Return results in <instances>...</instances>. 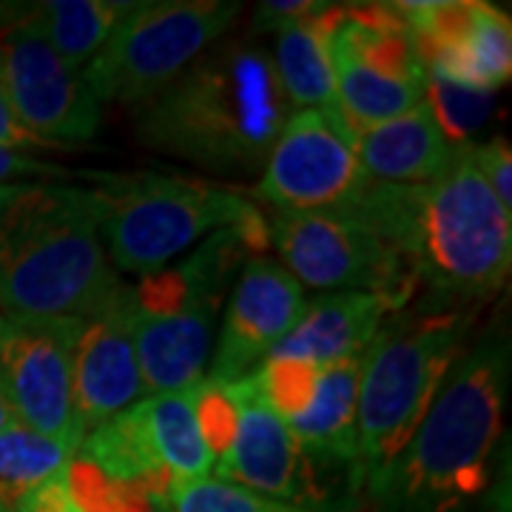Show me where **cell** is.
Wrapping results in <instances>:
<instances>
[{
    "label": "cell",
    "instance_id": "1",
    "mask_svg": "<svg viewBox=\"0 0 512 512\" xmlns=\"http://www.w3.org/2000/svg\"><path fill=\"white\" fill-rule=\"evenodd\" d=\"M393 245L419 282L444 305H478L507 285L512 265V211L495 200L461 143L450 171L427 185L370 180L345 211Z\"/></svg>",
    "mask_w": 512,
    "mask_h": 512
},
{
    "label": "cell",
    "instance_id": "2",
    "mask_svg": "<svg viewBox=\"0 0 512 512\" xmlns=\"http://www.w3.org/2000/svg\"><path fill=\"white\" fill-rule=\"evenodd\" d=\"M510 362L501 328L458 356L413 436L365 478L376 512H456L481 493L504 421Z\"/></svg>",
    "mask_w": 512,
    "mask_h": 512
},
{
    "label": "cell",
    "instance_id": "3",
    "mask_svg": "<svg viewBox=\"0 0 512 512\" xmlns=\"http://www.w3.org/2000/svg\"><path fill=\"white\" fill-rule=\"evenodd\" d=\"M288 103L274 63L251 43L200 55L171 86L140 103L137 131L148 146L188 163L245 174L262 171Z\"/></svg>",
    "mask_w": 512,
    "mask_h": 512
},
{
    "label": "cell",
    "instance_id": "4",
    "mask_svg": "<svg viewBox=\"0 0 512 512\" xmlns=\"http://www.w3.org/2000/svg\"><path fill=\"white\" fill-rule=\"evenodd\" d=\"M120 288L89 188L55 180L0 188L3 316L89 319Z\"/></svg>",
    "mask_w": 512,
    "mask_h": 512
},
{
    "label": "cell",
    "instance_id": "5",
    "mask_svg": "<svg viewBox=\"0 0 512 512\" xmlns=\"http://www.w3.org/2000/svg\"><path fill=\"white\" fill-rule=\"evenodd\" d=\"M268 245V222L256 211L251 220L202 239L183 262L131 288V333L146 396L205 379L228 291L245 259Z\"/></svg>",
    "mask_w": 512,
    "mask_h": 512
},
{
    "label": "cell",
    "instance_id": "6",
    "mask_svg": "<svg viewBox=\"0 0 512 512\" xmlns=\"http://www.w3.org/2000/svg\"><path fill=\"white\" fill-rule=\"evenodd\" d=\"M473 311L410 308L384 319L359 359V481L384 467L413 436L444 376L464 350Z\"/></svg>",
    "mask_w": 512,
    "mask_h": 512
},
{
    "label": "cell",
    "instance_id": "7",
    "mask_svg": "<svg viewBox=\"0 0 512 512\" xmlns=\"http://www.w3.org/2000/svg\"><path fill=\"white\" fill-rule=\"evenodd\" d=\"M97 205V228L114 271L154 276L202 239L251 220L256 205L237 188L174 174L80 171Z\"/></svg>",
    "mask_w": 512,
    "mask_h": 512
},
{
    "label": "cell",
    "instance_id": "8",
    "mask_svg": "<svg viewBox=\"0 0 512 512\" xmlns=\"http://www.w3.org/2000/svg\"><path fill=\"white\" fill-rule=\"evenodd\" d=\"M239 9V3L225 0L134 3L83 69V83L100 106H140L205 55L237 20Z\"/></svg>",
    "mask_w": 512,
    "mask_h": 512
},
{
    "label": "cell",
    "instance_id": "9",
    "mask_svg": "<svg viewBox=\"0 0 512 512\" xmlns=\"http://www.w3.org/2000/svg\"><path fill=\"white\" fill-rule=\"evenodd\" d=\"M268 237L302 288L379 293L404 311L419 285L393 245L345 214H276Z\"/></svg>",
    "mask_w": 512,
    "mask_h": 512
},
{
    "label": "cell",
    "instance_id": "10",
    "mask_svg": "<svg viewBox=\"0 0 512 512\" xmlns=\"http://www.w3.org/2000/svg\"><path fill=\"white\" fill-rule=\"evenodd\" d=\"M353 131L325 111L288 114L276 137L256 197L279 214H345L370 177L353 151Z\"/></svg>",
    "mask_w": 512,
    "mask_h": 512
},
{
    "label": "cell",
    "instance_id": "11",
    "mask_svg": "<svg viewBox=\"0 0 512 512\" xmlns=\"http://www.w3.org/2000/svg\"><path fill=\"white\" fill-rule=\"evenodd\" d=\"M74 316H3L0 387L20 424L80 447L74 419V348L80 336Z\"/></svg>",
    "mask_w": 512,
    "mask_h": 512
},
{
    "label": "cell",
    "instance_id": "12",
    "mask_svg": "<svg viewBox=\"0 0 512 512\" xmlns=\"http://www.w3.org/2000/svg\"><path fill=\"white\" fill-rule=\"evenodd\" d=\"M0 89L20 123L46 146L86 143L103 123V106L83 74L60 60L23 9L0 29Z\"/></svg>",
    "mask_w": 512,
    "mask_h": 512
},
{
    "label": "cell",
    "instance_id": "13",
    "mask_svg": "<svg viewBox=\"0 0 512 512\" xmlns=\"http://www.w3.org/2000/svg\"><path fill=\"white\" fill-rule=\"evenodd\" d=\"M222 387L228 399V430L217 453L214 478L285 504L333 507L319 487L316 464L299 450L256 376Z\"/></svg>",
    "mask_w": 512,
    "mask_h": 512
},
{
    "label": "cell",
    "instance_id": "14",
    "mask_svg": "<svg viewBox=\"0 0 512 512\" xmlns=\"http://www.w3.org/2000/svg\"><path fill=\"white\" fill-rule=\"evenodd\" d=\"M305 305V288L282 262L262 254L248 256L225 302V319L205 382L231 384L254 376L296 328Z\"/></svg>",
    "mask_w": 512,
    "mask_h": 512
},
{
    "label": "cell",
    "instance_id": "15",
    "mask_svg": "<svg viewBox=\"0 0 512 512\" xmlns=\"http://www.w3.org/2000/svg\"><path fill=\"white\" fill-rule=\"evenodd\" d=\"M146 396L131 333V288L80 322L74 348V419L86 439L100 424L126 413Z\"/></svg>",
    "mask_w": 512,
    "mask_h": 512
},
{
    "label": "cell",
    "instance_id": "16",
    "mask_svg": "<svg viewBox=\"0 0 512 512\" xmlns=\"http://www.w3.org/2000/svg\"><path fill=\"white\" fill-rule=\"evenodd\" d=\"M362 359V356H359ZM359 359L311 365L274 399L299 450L316 467H348L359 481Z\"/></svg>",
    "mask_w": 512,
    "mask_h": 512
},
{
    "label": "cell",
    "instance_id": "17",
    "mask_svg": "<svg viewBox=\"0 0 512 512\" xmlns=\"http://www.w3.org/2000/svg\"><path fill=\"white\" fill-rule=\"evenodd\" d=\"M390 313H396V305L379 293H319L308 299L302 319L268 359L316 367L359 359Z\"/></svg>",
    "mask_w": 512,
    "mask_h": 512
},
{
    "label": "cell",
    "instance_id": "18",
    "mask_svg": "<svg viewBox=\"0 0 512 512\" xmlns=\"http://www.w3.org/2000/svg\"><path fill=\"white\" fill-rule=\"evenodd\" d=\"M353 151L365 174L387 185L436 183L450 171L458 146L444 134L424 97L419 106L353 137Z\"/></svg>",
    "mask_w": 512,
    "mask_h": 512
},
{
    "label": "cell",
    "instance_id": "19",
    "mask_svg": "<svg viewBox=\"0 0 512 512\" xmlns=\"http://www.w3.org/2000/svg\"><path fill=\"white\" fill-rule=\"evenodd\" d=\"M126 419L171 484L214 476L217 453L202 424L200 384L143 396L128 407Z\"/></svg>",
    "mask_w": 512,
    "mask_h": 512
},
{
    "label": "cell",
    "instance_id": "20",
    "mask_svg": "<svg viewBox=\"0 0 512 512\" xmlns=\"http://www.w3.org/2000/svg\"><path fill=\"white\" fill-rule=\"evenodd\" d=\"M430 77L493 94L510 80L512 72V26L504 12L490 3L473 0L467 23L456 40L424 60Z\"/></svg>",
    "mask_w": 512,
    "mask_h": 512
},
{
    "label": "cell",
    "instance_id": "21",
    "mask_svg": "<svg viewBox=\"0 0 512 512\" xmlns=\"http://www.w3.org/2000/svg\"><path fill=\"white\" fill-rule=\"evenodd\" d=\"M330 12L333 6L282 29L276 37V55L271 63H274L276 80L288 106H296V111H325L328 117L342 123L339 109H336L328 49Z\"/></svg>",
    "mask_w": 512,
    "mask_h": 512
},
{
    "label": "cell",
    "instance_id": "22",
    "mask_svg": "<svg viewBox=\"0 0 512 512\" xmlns=\"http://www.w3.org/2000/svg\"><path fill=\"white\" fill-rule=\"evenodd\" d=\"M131 6L134 3L117 0H43L23 12L43 32L60 60L83 74Z\"/></svg>",
    "mask_w": 512,
    "mask_h": 512
},
{
    "label": "cell",
    "instance_id": "23",
    "mask_svg": "<svg viewBox=\"0 0 512 512\" xmlns=\"http://www.w3.org/2000/svg\"><path fill=\"white\" fill-rule=\"evenodd\" d=\"M72 458L69 444L15 421L0 433V512H15L23 495L69 470Z\"/></svg>",
    "mask_w": 512,
    "mask_h": 512
},
{
    "label": "cell",
    "instance_id": "24",
    "mask_svg": "<svg viewBox=\"0 0 512 512\" xmlns=\"http://www.w3.org/2000/svg\"><path fill=\"white\" fill-rule=\"evenodd\" d=\"M168 504H171V512H348L342 507L285 504V501H274V498L217 481L214 476L188 481V484H171Z\"/></svg>",
    "mask_w": 512,
    "mask_h": 512
},
{
    "label": "cell",
    "instance_id": "25",
    "mask_svg": "<svg viewBox=\"0 0 512 512\" xmlns=\"http://www.w3.org/2000/svg\"><path fill=\"white\" fill-rule=\"evenodd\" d=\"M427 100L436 111V120L444 128V134L461 146L467 143L464 137L484 123V117L490 114V92H476V89H464L430 77L427 86Z\"/></svg>",
    "mask_w": 512,
    "mask_h": 512
},
{
    "label": "cell",
    "instance_id": "26",
    "mask_svg": "<svg viewBox=\"0 0 512 512\" xmlns=\"http://www.w3.org/2000/svg\"><path fill=\"white\" fill-rule=\"evenodd\" d=\"M473 157L495 200L512 211V151L507 140H490L481 146L473 143Z\"/></svg>",
    "mask_w": 512,
    "mask_h": 512
},
{
    "label": "cell",
    "instance_id": "27",
    "mask_svg": "<svg viewBox=\"0 0 512 512\" xmlns=\"http://www.w3.org/2000/svg\"><path fill=\"white\" fill-rule=\"evenodd\" d=\"M66 174H69L66 168L43 163V160H37L35 154L0 148V188L18 183H49V180H60Z\"/></svg>",
    "mask_w": 512,
    "mask_h": 512
},
{
    "label": "cell",
    "instance_id": "28",
    "mask_svg": "<svg viewBox=\"0 0 512 512\" xmlns=\"http://www.w3.org/2000/svg\"><path fill=\"white\" fill-rule=\"evenodd\" d=\"M15 512H83L69 487V470H63L55 478L43 481L35 490H29L18 501Z\"/></svg>",
    "mask_w": 512,
    "mask_h": 512
},
{
    "label": "cell",
    "instance_id": "29",
    "mask_svg": "<svg viewBox=\"0 0 512 512\" xmlns=\"http://www.w3.org/2000/svg\"><path fill=\"white\" fill-rule=\"evenodd\" d=\"M328 3H313V0H265L256 6V29L259 32H282L299 20L313 18L325 12Z\"/></svg>",
    "mask_w": 512,
    "mask_h": 512
},
{
    "label": "cell",
    "instance_id": "30",
    "mask_svg": "<svg viewBox=\"0 0 512 512\" xmlns=\"http://www.w3.org/2000/svg\"><path fill=\"white\" fill-rule=\"evenodd\" d=\"M0 148H12V151H23V154H35L49 148L43 140H37L29 128L18 120V114L12 111L6 94L0 89Z\"/></svg>",
    "mask_w": 512,
    "mask_h": 512
},
{
    "label": "cell",
    "instance_id": "31",
    "mask_svg": "<svg viewBox=\"0 0 512 512\" xmlns=\"http://www.w3.org/2000/svg\"><path fill=\"white\" fill-rule=\"evenodd\" d=\"M15 421H18V416H15L12 404H9L6 393H3V387H0V433H6Z\"/></svg>",
    "mask_w": 512,
    "mask_h": 512
},
{
    "label": "cell",
    "instance_id": "32",
    "mask_svg": "<svg viewBox=\"0 0 512 512\" xmlns=\"http://www.w3.org/2000/svg\"><path fill=\"white\" fill-rule=\"evenodd\" d=\"M0 330H3V313H0Z\"/></svg>",
    "mask_w": 512,
    "mask_h": 512
}]
</instances>
